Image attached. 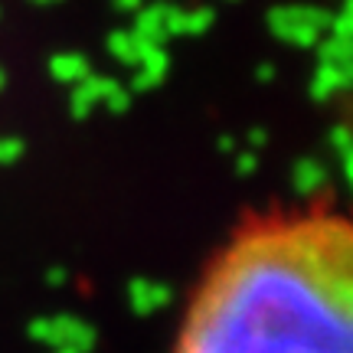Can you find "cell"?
Returning a JSON list of instances; mask_svg holds the SVG:
<instances>
[{
    "label": "cell",
    "mask_w": 353,
    "mask_h": 353,
    "mask_svg": "<svg viewBox=\"0 0 353 353\" xmlns=\"http://www.w3.org/2000/svg\"><path fill=\"white\" fill-rule=\"evenodd\" d=\"M174 353H353V213L245 219L196 281Z\"/></svg>",
    "instance_id": "6da1fadb"
}]
</instances>
